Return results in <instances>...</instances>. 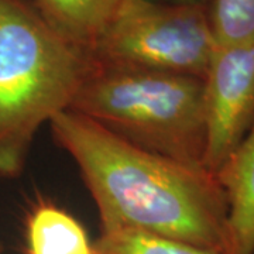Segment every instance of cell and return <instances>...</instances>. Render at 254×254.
Listing matches in <instances>:
<instances>
[{"label": "cell", "instance_id": "obj_1", "mask_svg": "<svg viewBox=\"0 0 254 254\" xmlns=\"http://www.w3.org/2000/svg\"><path fill=\"white\" fill-rule=\"evenodd\" d=\"M50 126L81 171L102 232L137 230L226 253L227 202L215 175L138 148L72 110Z\"/></svg>", "mask_w": 254, "mask_h": 254}, {"label": "cell", "instance_id": "obj_2", "mask_svg": "<svg viewBox=\"0 0 254 254\" xmlns=\"http://www.w3.org/2000/svg\"><path fill=\"white\" fill-rule=\"evenodd\" d=\"M95 65L33 3L0 0V177L20 174L38 128L69 110Z\"/></svg>", "mask_w": 254, "mask_h": 254}, {"label": "cell", "instance_id": "obj_3", "mask_svg": "<svg viewBox=\"0 0 254 254\" xmlns=\"http://www.w3.org/2000/svg\"><path fill=\"white\" fill-rule=\"evenodd\" d=\"M69 110L145 151L205 168L200 78L96 64Z\"/></svg>", "mask_w": 254, "mask_h": 254}, {"label": "cell", "instance_id": "obj_4", "mask_svg": "<svg viewBox=\"0 0 254 254\" xmlns=\"http://www.w3.org/2000/svg\"><path fill=\"white\" fill-rule=\"evenodd\" d=\"M208 6L123 0L92 57L103 66L205 79L216 47Z\"/></svg>", "mask_w": 254, "mask_h": 254}, {"label": "cell", "instance_id": "obj_5", "mask_svg": "<svg viewBox=\"0 0 254 254\" xmlns=\"http://www.w3.org/2000/svg\"><path fill=\"white\" fill-rule=\"evenodd\" d=\"M203 85V167L216 177L254 123V43L215 47Z\"/></svg>", "mask_w": 254, "mask_h": 254}, {"label": "cell", "instance_id": "obj_6", "mask_svg": "<svg viewBox=\"0 0 254 254\" xmlns=\"http://www.w3.org/2000/svg\"><path fill=\"white\" fill-rule=\"evenodd\" d=\"M216 178L227 202L225 254H254V123Z\"/></svg>", "mask_w": 254, "mask_h": 254}, {"label": "cell", "instance_id": "obj_7", "mask_svg": "<svg viewBox=\"0 0 254 254\" xmlns=\"http://www.w3.org/2000/svg\"><path fill=\"white\" fill-rule=\"evenodd\" d=\"M123 0H34V7L75 46L91 53Z\"/></svg>", "mask_w": 254, "mask_h": 254}, {"label": "cell", "instance_id": "obj_8", "mask_svg": "<svg viewBox=\"0 0 254 254\" xmlns=\"http://www.w3.org/2000/svg\"><path fill=\"white\" fill-rule=\"evenodd\" d=\"M30 254H93L81 223L53 203H41L27 219Z\"/></svg>", "mask_w": 254, "mask_h": 254}, {"label": "cell", "instance_id": "obj_9", "mask_svg": "<svg viewBox=\"0 0 254 254\" xmlns=\"http://www.w3.org/2000/svg\"><path fill=\"white\" fill-rule=\"evenodd\" d=\"M208 13L216 47L254 43V0H212Z\"/></svg>", "mask_w": 254, "mask_h": 254}, {"label": "cell", "instance_id": "obj_10", "mask_svg": "<svg viewBox=\"0 0 254 254\" xmlns=\"http://www.w3.org/2000/svg\"><path fill=\"white\" fill-rule=\"evenodd\" d=\"M93 254H216L177 240L137 230L102 232Z\"/></svg>", "mask_w": 254, "mask_h": 254}, {"label": "cell", "instance_id": "obj_11", "mask_svg": "<svg viewBox=\"0 0 254 254\" xmlns=\"http://www.w3.org/2000/svg\"><path fill=\"white\" fill-rule=\"evenodd\" d=\"M160 3H170V4H208V0H153Z\"/></svg>", "mask_w": 254, "mask_h": 254}, {"label": "cell", "instance_id": "obj_12", "mask_svg": "<svg viewBox=\"0 0 254 254\" xmlns=\"http://www.w3.org/2000/svg\"><path fill=\"white\" fill-rule=\"evenodd\" d=\"M0 254H1V246H0Z\"/></svg>", "mask_w": 254, "mask_h": 254}]
</instances>
